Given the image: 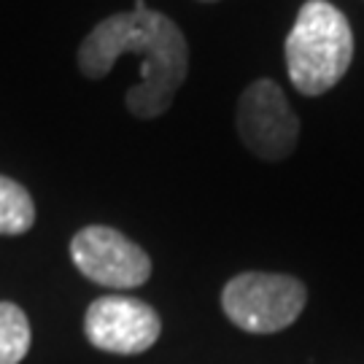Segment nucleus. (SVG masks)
<instances>
[{"instance_id": "1", "label": "nucleus", "mask_w": 364, "mask_h": 364, "mask_svg": "<svg viewBox=\"0 0 364 364\" xmlns=\"http://www.w3.org/2000/svg\"><path fill=\"white\" fill-rule=\"evenodd\" d=\"M124 54L141 60V81L124 95L130 114L135 119L162 117L189 73V43L181 27L135 0L130 11L111 14L92 27L78 46L76 65L90 81H100Z\"/></svg>"}, {"instance_id": "2", "label": "nucleus", "mask_w": 364, "mask_h": 364, "mask_svg": "<svg viewBox=\"0 0 364 364\" xmlns=\"http://www.w3.org/2000/svg\"><path fill=\"white\" fill-rule=\"evenodd\" d=\"M353 33L346 14L329 0H308L287 36V73L305 97L329 92L348 73Z\"/></svg>"}, {"instance_id": "3", "label": "nucleus", "mask_w": 364, "mask_h": 364, "mask_svg": "<svg viewBox=\"0 0 364 364\" xmlns=\"http://www.w3.org/2000/svg\"><path fill=\"white\" fill-rule=\"evenodd\" d=\"M305 299V284L291 275L240 273L221 291V308L243 332L270 335L297 321Z\"/></svg>"}, {"instance_id": "4", "label": "nucleus", "mask_w": 364, "mask_h": 364, "mask_svg": "<svg viewBox=\"0 0 364 364\" xmlns=\"http://www.w3.org/2000/svg\"><path fill=\"white\" fill-rule=\"evenodd\" d=\"M235 127L240 144L264 162H281L297 149L299 117L273 78H257L240 92Z\"/></svg>"}, {"instance_id": "5", "label": "nucleus", "mask_w": 364, "mask_h": 364, "mask_svg": "<svg viewBox=\"0 0 364 364\" xmlns=\"http://www.w3.org/2000/svg\"><path fill=\"white\" fill-rule=\"evenodd\" d=\"M70 259L84 278L108 289L144 287L151 275V259L144 248L103 224H92L73 235Z\"/></svg>"}, {"instance_id": "6", "label": "nucleus", "mask_w": 364, "mask_h": 364, "mask_svg": "<svg viewBox=\"0 0 364 364\" xmlns=\"http://www.w3.org/2000/svg\"><path fill=\"white\" fill-rule=\"evenodd\" d=\"M84 332L95 348L108 353H144L156 343L162 321L144 299L105 294L87 308Z\"/></svg>"}, {"instance_id": "7", "label": "nucleus", "mask_w": 364, "mask_h": 364, "mask_svg": "<svg viewBox=\"0 0 364 364\" xmlns=\"http://www.w3.org/2000/svg\"><path fill=\"white\" fill-rule=\"evenodd\" d=\"M36 224V203L19 181L0 176V235H25Z\"/></svg>"}, {"instance_id": "8", "label": "nucleus", "mask_w": 364, "mask_h": 364, "mask_svg": "<svg viewBox=\"0 0 364 364\" xmlns=\"http://www.w3.org/2000/svg\"><path fill=\"white\" fill-rule=\"evenodd\" d=\"M30 351V321L14 302H0V364H19Z\"/></svg>"}, {"instance_id": "9", "label": "nucleus", "mask_w": 364, "mask_h": 364, "mask_svg": "<svg viewBox=\"0 0 364 364\" xmlns=\"http://www.w3.org/2000/svg\"><path fill=\"white\" fill-rule=\"evenodd\" d=\"M205 3H213V0H205Z\"/></svg>"}]
</instances>
